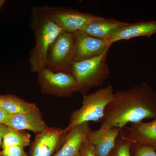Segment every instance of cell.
<instances>
[{
    "instance_id": "18",
    "label": "cell",
    "mask_w": 156,
    "mask_h": 156,
    "mask_svg": "<svg viewBox=\"0 0 156 156\" xmlns=\"http://www.w3.org/2000/svg\"><path fill=\"white\" fill-rule=\"evenodd\" d=\"M134 143L120 131L114 149L109 156H131V151Z\"/></svg>"
},
{
    "instance_id": "13",
    "label": "cell",
    "mask_w": 156,
    "mask_h": 156,
    "mask_svg": "<svg viewBox=\"0 0 156 156\" xmlns=\"http://www.w3.org/2000/svg\"><path fill=\"white\" fill-rule=\"evenodd\" d=\"M91 131L88 122L73 127L68 131L63 145L53 156H81V145Z\"/></svg>"
},
{
    "instance_id": "8",
    "label": "cell",
    "mask_w": 156,
    "mask_h": 156,
    "mask_svg": "<svg viewBox=\"0 0 156 156\" xmlns=\"http://www.w3.org/2000/svg\"><path fill=\"white\" fill-rule=\"evenodd\" d=\"M67 133L65 129L49 127L36 134L30 145L29 156H53L64 144Z\"/></svg>"
},
{
    "instance_id": "23",
    "label": "cell",
    "mask_w": 156,
    "mask_h": 156,
    "mask_svg": "<svg viewBox=\"0 0 156 156\" xmlns=\"http://www.w3.org/2000/svg\"><path fill=\"white\" fill-rule=\"evenodd\" d=\"M9 130V128L7 126L4 125H0V148L2 146L3 136Z\"/></svg>"
},
{
    "instance_id": "1",
    "label": "cell",
    "mask_w": 156,
    "mask_h": 156,
    "mask_svg": "<svg viewBox=\"0 0 156 156\" xmlns=\"http://www.w3.org/2000/svg\"><path fill=\"white\" fill-rule=\"evenodd\" d=\"M156 119V92L143 83L114 93L107 105L101 128L122 129L129 123Z\"/></svg>"
},
{
    "instance_id": "6",
    "label": "cell",
    "mask_w": 156,
    "mask_h": 156,
    "mask_svg": "<svg viewBox=\"0 0 156 156\" xmlns=\"http://www.w3.org/2000/svg\"><path fill=\"white\" fill-rule=\"evenodd\" d=\"M37 74V81L43 94L66 98L79 92L77 82L71 73L55 72L44 68Z\"/></svg>"
},
{
    "instance_id": "15",
    "label": "cell",
    "mask_w": 156,
    "mask_h": 156,
    "mask_svg": "<svg viewBox=\"0 0 156 156\" xmlns=\"http://www.w3.org/2000/svg\"><path fill=\"white\" fill-rule=\"evenodd\" d=\"M128 23L102 17L89 22L80 30L91 36L107 41L114 32Z\"/></svg>"
},
{
    "instance_id": "12",
    "label": "cell",
    "mask_w": 156,
    "mask_h": 156,
    "mask_svg": "<svg viewBox=\"0 0 156 156\" xmlns=\"http://www.w3.org/2000/svg\"><path fill=\"white\" fill-rule=\"evenodd\" d=\"M123 135L134 144H143L156 150V119L148 122L131 123L121 129Z\"/></svg>"
},
{
    "instance_id": "19",
    "label": "cell",
    "mask_w": 156,
    "mask_h": 156,
    "mask_svg": "<svg viewBox=\"0 0 156 156\" xmlns=\"http://www.w3.org/2000/svg\"><path fill=\"white\" fill-rule=\"evenodd\" d=\"M131 153L133 156H156L155 149L143 144H134Z\"/></svg>"
},
{
    "instance_id": "5",
    "label": "cell",
    "mask_w": 156,
    "mask_h": 156,
    "mask_svg": "<svg viewBox=\"0 0 156 156\" xmlns=\"http://www.w3.org/2000/svg\"><path fill=\"white\" fill-rule=\"evenodd\" d=\"M75 46L74 34L62 31L48 49L45 68L55 72L71 73Z\"/></svg>"
},
{
    "instance_id": "24",
    "label": "cell",
    "mask_w": 156,
    "mask_h": 156,
    "mask_svg": "<svg viewBox=\"0 0 156 156\" xmlns=\"http://www.w3.org/2000/svg\"><path fill=\"white\" fill-rule=\"evenodd\" d=\"M5 2L6 1H5V0H0V10L2 8L4 5H5Z\"/></svg>"
},
{
    "instance_id": "10",
    "label": "cell",
    "mask_w": 156,
    "mask_h": 156,
    "mask_svg": "<svg viewBox=\"0 0 156 156\" xmlns=\"http://www.w3.org/2000/svg\"><path fill=\"white\" fill-rule=\"evenodd\" d=\"M5 126L14 131L28 130L36 134L41 133L49 127L43 119L39 108L24 113L11 115Z\"/></svg>"
},
{
    "instance_id": "14",
    "label": "cell",
    "mask_w": 156,
    "mask_h": 156,
    "mask_svg": "<svg viewBox=\"0 0 156 156\" xmlns=\"http://www.w3.org/2000/svg\"><path fill=\"white\" fill-rule=\"evenodd\" d=\"M156 33V21L130 23L118 28L106 41L111 46L115 42L138 37H150Z\"/></svg>"
},
{
    "instance_id": "21",
    "label": "cell",
    "mask_w": 156,
    "mask_h": 156,
    "mask_svg": "<svg viewBox=\"0 0 156 156\" xmlns=\"http://www.w3.org/2000/svg\"><path fill=\"white\" fill-rule=\"evenodd\" d=\"M80 152L81 156H95L92 146L87 139L82 143Z\"/></svg>"
},
{
    "instance_id": "9",
    "label": "cell",
    "mask_w": 156,
    "mask_h": 156,
    "mask_svg": "<svg viewBox=\"0 0 156 156\" xmlns=\"http://www.w3.org/2000/svg\"><path fill=\"white\" fill-rule=\"evenodd\" d=\"M73 34L76 39L74 62L100 56L111 46L106 41L91 36L80 30Z\"/></svg>"
},
{
    "instance_id": "17",
    "label": "cell",
    "mask_w": 156,
    "mask_h": 156,
    "mask_svg": "<svg viewBox=\"0 0 156 156\" xmlns=\"http://www.w3.org/2000/svg\"><path fill=\"white\" fill-rule=\"evenodd\" d=\"M30 134L26 131L9 129L3 136L2 148L11 146H19L24 148L30 145Z\"/></svg>"
},
{
    "instance_id": "22",
    "label": "cell",
    "mask_w": 156,
    "mask_h": 156,
    "mask_svg": "<svg viewBox=\"0 0 156 156\" xmlns=\"http://www.w3.org/2000/svg\"><path fill=\"white\" fill-rule=\"evenodd\" d=\"M11 115L0 108V125H5Z\"/></svg>"
},
{
    "instance_id": "4",
    "label": "cell",
    "mask_w": 156,
    "mask_h": 156,
    "mask_svg": "<svg viewBox=\"0 0 156 156\" xmlns=\"http://www.w3.org/2000/svg\"><path fill=\"white\" fill-rule=\"evenodd\" d=\"M112 85L101 88L89 94L83 95L82 106L71 115L66 132L77 125L86 122L101 123L103 119L105 108L114 95Z\"/></svg>"
},
{
    "instance_id": "2",
    "label": "cell",
    "mask_w": 156,
    "mask_h": 156,
    "mask_svg": "<svg viewBox=\"0 0 156 156\" xmlns=\"http://www.w3.org/2000/svg\"><path fill=\"white\" fill-rule=\"evenodd\" d=\"M30 26L35 44L29 53L28 61L32 72L38 73L46 68V56L50 45L62 31L41 6L31 9Z\"/></svg>"
},
{
    "instance_id": "20",
    "label": "cell",
    "mask_w": 156,
    "mask_h": 156,
    "mask_svg": "<svg viewBox=\"0 0 156 156\" xmlns=\"http://www.w3.org/2000/svg\"><path fill=\"white\" fill-rule=\"evenodd\" d=\"M0 156H29L24 148L19 146H11L3 148L0 151Z\"/></svg>"
},
{
    "instance_id": "3",
    "label": "cell",
    "mask_w": 156,
    "mask_h": 156,
    "mask_svg": "<svg viewBox=\"0 0 156 156\" xmlns=\"http://www.w3.org/2000/svg\"><path fill=\"white\" fill-rule=\"evenodd\" d=\"M108 50L100 56L73 62L71 74L79 85V92L86 95L93 88L101 86L110 75L107 61Z\"/></svg>"
},
{
    "instance_id": "16",
    "label": "cell",
    "mask_w": 156,
    "mask_h": 156,
    "mask_svg": "<svg viewBox=\"0 0 156 156\" xmlns=\"http://www.w3.org/2000/svg\"><path fill=\"white\" fill-rule=\"evenodd\" d=\"M37 107L35 104L26 101L16 95H0V108L10 115L29 112Z\"/></svg>"
},
{
    "instance_id": "11",
    "label": "cell",
    "mask_w": 156,
    "mask_h": 156,
    "mask_svg": "<svg viewBox=\"0 0 156 156\" xmlns=\"http://www.w3.org/2000/svg\"><path fill=\"white\" fill-rule=\"evenodd\" d=\"M121 129L100 128L91 131L87 137L95 156H109L114 149Z\"/></svg>"
},
{
    "instance_id": "7",
    "label": "cell",
    "mask_w": 156,
    "mask_h": 156,
    "mask_svg": "<svg viewBox=\"0 0 156 156\" xmlns=\"http://www.w3.org/2000/svg\"><path fill=\"white\" fill-rule=\"evenodd\" d=\"M41 7L62 30L69 33L81 30L89 22L102 17L63 6L45 5Z\"/></svg>"
}]
</instances>
